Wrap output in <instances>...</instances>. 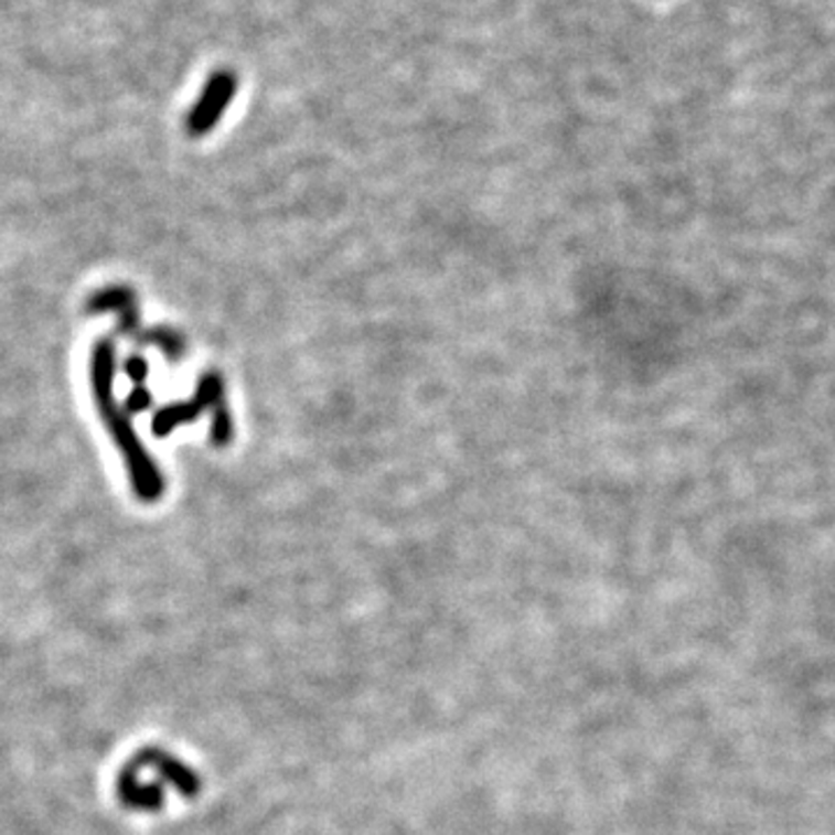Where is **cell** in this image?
<instances>
[{
    "label": "cell",
    "instance_id": "obj_1",
    "mask_svg": "<svg viewBox=\"0 0 835 835\" xmlns=\"http://www.w3.org/2000/svg\"><path fill=\"white\" fill-rule=\"evenodd\" d=\"M115 376H117V346L109 336H103V340L94 344L92 357H88V383H92V395L111 441H115L117 450L126 462L132 492L138 494L142 502H156V500H161V494L165 492V479L149 450L144 448L140 435L135 432L130 414L124 409V404L115 395Z\"/></svg>",
    "mask_w": 835,
    "mask_h": 835
},
{
    "label": "cell",
    "instance_id": "obj_2",
    "mask_svg": "<svg viewBox=\"0 0 835 835\" xmlns=\"http://www.w3.org/2000/svg\"><path fill=\"white\" fill-rule=\"evenodd\" d=\"M235 94H237L235 71H228V67L214 71L207 84L202 86V94L191 107L189 117L184 121V128L191 138H202V135L212 132V128L223 119L225 109L231 107Z\"/></svg>",
    "mask_w": 835,
    "mask_h": 835
},
{
    "label": "cell",
    "instance_id": "obj_3",
    "mask_svg": "<svg viewBox=\"0 0 835 835\" xmlns=\"http://www.w3.org/2000/svg\"><path fill=\"white\" fill-rule=\"evenodd\" d=\"M221 397H223L221 378L216 374L202 376L200 383H197L195 397L191 402H179V404L165 406V409H161L153 416V422H151L153 435L156 437H168L174 430V427H179L182 422L195 420L202 411L207 409L210 404L221 402Z\"/></svg>",
    "mask_w": 835,
    "mask_h": 835
},
{
    "label": "cell",
    "instance_id": "obj_4",
    "mask_svg": "<svg viewBox=\"0 0 835 835\" xmlns=\"http://www.w3.org/2000/svg\"><path fill=\"white\" fill-rule=\"evenodd\" d=\"M88 311L92 313H117L119 315V328L126 336H138L140 330V311H138V300H135L132 292L128 288H105L98 296L92 298L88 302Z\"/></svg>",
    "mask_w": 835,
    "mask_h": 835
},
{
    "label": "cell",
    "instance_id": "obj_5",
    "mask_svg": "<svg viewBox=\"0 0 835 835\" xmlns=\"http://www.w3.org/2000/svg\"><path fill=\"white\" fill-rule=\"evenodd\" d=\"M140 342L144 344H151V346H158L163 351L165 357H170L172 363H179L186 355V344L182 340V334H176L172 330H165V328H156L151 332H144L138 336Z\"/></svg>",
    "mask_w": 835,
    "mask_h": 835
},
{
    "label": "cell",
    "instance_id": "obj_6",
    "mask_svg": "<svg viewBox=\"0 0 835 835\" xmlns=\"http://www.w3.org/2000/svg\"><path fill=\"white\" fill-rule=\"evenodd\" d=\"M124 372L135 386H142V383L149 378V363L142 355H130L124 363Z\"/></svg>",
    "mask_w": 835,
    "mask_h": 835
},
{
    "label": "cell",
    "instance_id": "obj_7",
    "mask_svg": "<svg viewBox=\"0 0 835 835\" xmlns=\"http://www.w3.org/2000/svg\"><path fill=\"white\" fill-rule=\"evenodd\" d=\"M151 402H153V397H151V393L144 388V386H138V388H135L130 395H128V399L124 402V409L132 416V414H144L147 409H149V406H151Z\"/></svg>",
    "mask_w": 835,
    "mask_h": 835
}]
</instances>
